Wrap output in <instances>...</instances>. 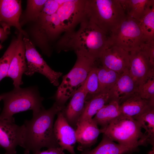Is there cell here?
<instances>
[{"label": "cell", "instance_id": "20", "mask_svg": "<svg viewBox=\"0 0 154 154\" xmlns=\"http://www.w3.org/2000/svg\"><path fill=\"white\" fill-rule=\"evenodd\" d=\"M121 114L118 101L113 100L100 109L93 119L101 128H103Z\"/></svg>", "mask_w": 154, "mask_h": 154}, {"label": "cell", "instance_id": "17", "mask_svg": "<svg viewBox=\"0 0 154 154\" xmlns=\"http://www.w3.org/2000/svg\"><path fill=\"white\" fill-rule=\"evenodd\" d=\"M119 105L122 114L134 119L150 108L154 107V104L142 98L137 92L122 101Z\"/></svg>", "mask_w": 154, "mask_h": 154}, {"label": "cell", "instance_id": "23", "mask_svg": "<svg viewBox=\"0 0 154 154\" xmlns=\"http://www.w3.org/2000/svg\"><path fill=\"white\" fill-rule=\"evenodd\" d=\"M127 15L138 21L154 0H119Z\"/></svg>", "mask_w": 154, "mask_h": 154}, {"label": "cell", "instance_id": "24", "mask_svg": "<svg viewBox=\"0 0 154 154\" xmlns=\"http://www.w3.org/2000/svg\"><path fill=\"white\" fill-rule=\"evenodd\" d=\"M100 93H109L117 80L120 75L102 65L97 67Z\"/></svg>", "mask_w": 154, "mask_h": 154}, {"label": "cell", "instance_id": "12", "mask_svg": "<svg viewBox=\"0 0 154 154\" xmlns=\"http://www.w3.org/2000/svg\"><path fill=\"white\" fill-rule=\"evenodd\" d=\"M57 115L54 131L59 147L71 154H76L74 149L76 142L75 129L68 122L62 111Z\"/></svg>", "mask_w": 154, "mask_h": 154}, {"label": "cell", "instance_id": "18", "mask_svg": "<svg viewBox=\"0 0 154 154\" xmlns=\"http://www.w3.org/2000/svg\"><path fill=\"white\" fill-rule=\"evenodd\" d=\"M138 87L131 76L129 70L120 75L116 82L109 93L112 100L118 101L124 100L137 92Z\"/></svg>", "mask_w": 154, "mask_h": 154}, {"label": "cell", "instance_id": "4", "mask_svg": "<svg viewBox=\"0 0 154 154\" xmlns=\"http://www.w3.org/2000/svg\"><path fill=\"white\" fill-rule=\"evenodd\" d=\"M3 107L0 118L15 120L13 115L18 113L32 110L33 113L43 108L44 98L40 95L37 86L26 88H14L9 92L0 95Z\"/></svg>", "mask_w": 154, "mask_h": 154}, {"label": "cell", "instance_id": "33", "mask_svg": "<svg viewBox=\"0 0 154 154\" xmlns=\"http://www.w3.org/2000/svg\"><path fill=\"white\" fill-rule=\"evenodd\" d=\"M148 154H154V147H152V149L148 153Z\"/></svg>", "mask_w": 154, "mask_h": 154}, {"label": "cell", "instance_id": "21", "mask_svg": "<svg viewBox=\"0 0 154 154\" xmlns=\"http://www.w3.org/2000/svg\"><path fill=\"white\" fill-rule=\"evenodd\" d=\"M133 151L129 147L116 143L103 135L102 140L96 147L82 151L81 154H124Z\"/></svg>", "mask_w": 154, "mask_h": 154}, {"label": "cell", "instance_id": "27", "mask_svg": "<svg viewBox=\"0 0 154 154\" xmlns=\"http://www.w3.org/2000/svg\"><path fill=\"white\" fill-rule=\"evenodd\" d=\"M84 84L87 92L86 101L100 94L97 66L96 65L89 72Z\"/></svg>", "mask_w": 154, "mask_h": 154}, {"label": "cell", "instance_id": "15", "mask_svg": "<svg viewBox=\"0 0 154 154\" xmlns=\"http://www.w3.org/2000/svg\"><path fill=\"white\" fill-rule=\"evenodd\" d=\"M23 35L19 32L14 54L11 62L7 76L11 78L14 88H18L23 84L22 77L27 69L25 49Z\"/></svg>", "mask_w": 154, "mask_h": 154}, {"label": "cell", "instance_id": "9", "mask_svg": "<svg viewBox=\"0 0 154 154\" xmlns=\"http://www.w3.org/2000/svg\"><path fill=\"white\" fill-rule=\"evenodd\" d=\"M129 72L138 88L149 79L154 78V65L141 45L129 52Z\"/></svg>", "mask_w": 154, "mask_h": 154}, {"label": "cell", "instance_id": "10", "mask_svg": "<svg viewBox=\"0 0 154 154\" xmlns=\"http://www.w3.org/2000/svg\"><path fill=\"white\" fill-rule=\"evenodd\" d=\"M24 127L15 123V120L0 118V147L7 154H16L18 146L23 147Z\"/></svg>", "mask_w": 154, "mask_h": 154}, {"label": "cell", "instance_id": "5", "mask_svg": "<svg viewBox=\"0 0 154 154\" xmlns=\"http://www.w3.org/2000/svg\"><path fill=\"white\" fill-rule=\"evenodd\" d=\"M77 59L72 68L62 77L53 98L59 106L64 107L68 100L84 83L91 70L96 66V60L82 53L76 52Z\"/></svg>", "mask_w": 154, "mask_h": 154}, {"label": "cell", "instance_id": "22", "mask_svg": "<svg viewBox=\"0 0 154 154\" xmlns=\"http://www.w3.org/2000/svg\"><path fill=\"white\" fill-rule=\"evenodd\" d=\"M112 100L109 93H102L86 101L84 111L78 122L92 118L100 109Z\"/></svg>", "mask_w": 154, "mask_h": 154}, {"label": "cell", "instance_id": "2", "mask_svg": "<svg viewBox=\"0 0 154 154\" xmlns=\"http://www.w3.org/2000/svg\"><path fill=\"white\" fill-rule=\"evenodd\" d=\"M80 24L77 31L60 37L56 45L57 52L74 51L98 60L109 42V35L84 17Z\"/></svg>", "mask_w": 154, "mask_h": 154}, {"label": "cell", "instance_id": "11", "mask_svg": "<svg viewBox=\"0 0 154 154\" xmlns=\"http://www.w3.org/2000/svg\"><path fill=\"white\" fill-rule=\"evenodd\" d=\"M98 60L102 65L119 75L129 69V52L110 40Z\"/></svg>", "mask_w": 154, "mask_h": 154}, {"label": "cell", "instance_id": "34", "mask_svg": "<svg viewBox=\"0 0 154 154\" xmlns=\"http://www.w3.org/2000/svg\"><path fill=\"white\" fill-rule=\"evenodd\" d=\"M2 45L1 44V43H0V50L2 48Z\"/></svg>", "mask_w": 154, "mask_h": 154}, {"label": "cell", "instance_id": "36", "mask_svg": "<svg viewBox=\"0 0 154 154\" xmlns=\"http://www.w3.org/2000/svg\"><path fill=\"white\" fill-rule=\"evenodd\" d=\"M4 154H7L5 153Z\"/></svg>", "mask_w": 154, "mask_h": 154}, {"label": "cell", "instance_id": "7", "mask_svg": "<svg viewBox=\"0 0 154 154\" xmlns=\"http://www.w3.org/2000/svg\"><path fill=\"white\" fill-rule=\"evenodd\" d=\"M109 39L111 42L129 52L146 40L139 21L128 16L110 35Z\"/></svg>", "mask_w": 154, "mask_h": 154}, {"label": "cell", "instance_id": "32", "mask_svg": "<svg viewBox=\"0 0 154 154\" xmlns=\"http://www.w3.org/2000/svg\"><path fill=\"white\" fill-rule=\"evenodd\" d=\"M9 30L0 27V41L1 42L5 40L7 37L9 33Z\"/></svg>", "mask_w": 154, "mask_h": 154}, {"label": "cell", "instance_id": "26", "mask_svg": "<svg viewBox=\"0 0 154 154\" xmlns=\"http://www.w3.org/2000/svg\"><path fill=\"white\" fill-rule=\"evenodd\" d=\"M47 0H28L22 24L35 22L38 17Z\"/></svg>", "mask_w": 154, "mask_h": 154}, {"label": "cell", "instance_id": "31", "mask_svg": "<svg viewBox=\"0 0 154 154\" xmlns=\"http://www.w3.org/2000/svg\"><path fill=\"white\" fill-rule=\"evenodd\" d=\"M34 154H65L64 150L60 147L48 149L47 150L40 151Z\"/></svg>", "mask_w": 154, "mask_h": 154}, {"label": "cell", "instance_id": "8", "mask_svg": "<svg viewBox=\"0 0 154 154\" xmlns=\"http://www.w3.org/2000/svg\"><path fill=\"white\" fill-rule=\"evenodd\" d=\"M25 49L27 69L25 74L31 76L39 73L47 78L54 86H59V79L62 74L52 69L37 50L32 41L27 37L23 38Z\"/></svg>", "mask_w": 154, "mask_h": 154}, {"label": "cell", "instance_id": "35", "mask_svg": "<svg viewBox=\"0 0 154 154\" xmlns=\"http://www.w3.org/2000/svg\"><path fill=\"white\" fill-rule=\"evenodd\" d=\"M1 100H2V99H1V96L0 95V101H1Z\"/></svg>", "mask_w": 154, "mask_h": 154}, {"label": "cell", "instance_id": "3", "mask_svg": "<svg viewBox=\"0 0 154 154\" xmlns=\"http://www.w3.org/2000/svg\"><path fill=\"white\" fill-rule=\"evenodd\" d=\"M128 16L119 0H85L84 17L109 35Z\"/></svg>", "mask_w": 154, "mask_h": 154}, {"label": "cell", "instance_id": "19", "mask_svg": "<svg viewBox=\"0 0 154 154\" xmlns=\"http://www.w3.org/2000/svg\"><path fill=\"white\" fill-rule=\"evenodd\" d=\"M145 130L142 137L138 141V145L146 146L150 144L154 147V107H152L135 119Z\"/></svg>", "mask_w": 154, "mask_h": 154}, {"label": "cell", "instance_id": "29", "mask_svg": "<svg viewBox=\"0 0 154 154\" xmlns=\"http://www.w3.org/2000/svg\"><path fill=\"white\" fill-rule=\"evenodd\" d=\"M137 92L142 98L154 104V78L149 79L139 86Z\"/></svg>", "mask_w": 154, "mask_h": 154}, {"label": "cell", "instance_id": "30", "mask_svg": "<svg viewBox=\"0 0 154 154\" xmlns=\"http://www.w3.org/2000/svg\"><path fill=\"white\" fill-rule=\"evenodd\" d=\"M141 45L148 54L151 62L154 65V40H145Z\"/></svg>", "mask_w": 154, "mask_h": 154}, {"label": "cell", "instance_id": "16", "mask_svg": "<svg viewBox=\"0 0 154 154\" xmlns=\"http://www.w3.org/2000/svg\"><path fill=\"white\" fill-rule=\"evenodd\" d=\"M87 95L83 84L74 93L68 105L62 111L68 122L75 129L84 111Z\"/></svg>", "mask_w": 154, "mask_h": 154}, {"label": "cell", "instance_id": "13", "mask_svg": "<svg viewBox=\"0 0 154 154\" xmlns=\"http://www.w3.org/2000/svg\"><path fill=\"white\" fill-rule=\"evenodd\" d=\"M21 13V0H0V25L2 27L9 30L11 27H15L23 35L27 36L20 24Z\"/></svg>", "mask_w": 154, "mask_h": 154}, {"label": "cell", "instance_id": "25", "mask_svg": "<svg viewBox=\"0 0 154 154\" xmlns=\"http://www.w3.org/2000/svg\"><path fill=\"white\" fill-rule=\"evenodd\" d=\"M139 23L145 40H154V3L148 8Z\"/></svg>", "mask_w": 154, "mask_h": 154}, {"label": "cell", "instance_id": "6", "mask_svg": "<svg viewBox=\"0 0 154 154\" xmlns=\"http://www.w3.org/2000/svg\"><path fill=\"white\" fill-rule=\"evenodd\" d=\"M100 129L101 133L133 150L139 146V141L143 134L137 121L122 114L106 127Z\"/></svg>", "mask_w": 154, "mask_h": 154}, {"label": "cell", "instance_id": "28", "mask_svg": "<svg viewBox=\"0 0 154 154\" xmlns=\"http://www.w3.org/2000/svg\"><path fill=\"white\" fill-rule=\"evenodd\" d=\"M17 38L12 40L2 56L0 58V82L7 76L11 62L15 50Z\"/></svg>", "mask_w": 154, "mask_h": 154}, {"label": "cell", "instance_id": "1", "mask_svg": "<svg viewBox=\"0 0 154 154\" xmlns=\"http://www.w3.org/2000/svg\"><path fill=\"white\" fill-rule=\"evenodd\" d=\"M55 102L50 108H44L39 111L33 113L32 118L26 120L23 124L24 136L23 148L24 154H34L42 148L59 147L54 131V119L56 115L64 107Z\"/></svg>", "mask_w": 154, "mask_h": 154}, {"label": "cell", "instance_id": "14", "mask_svg": "<svg viewBox=\"0 0 154 154\" xmlns=\"http://www.w3.org/2000/svg\"><path fill=\"white\" fill-rule=\"evenodd\" d=\"M75 133L77 149L81 152L89 149L95 144L101 133L100 129L93 118L78 122Z\"/></svg>", "mask_w": 154, "mask_h": 154}]
</instances>
